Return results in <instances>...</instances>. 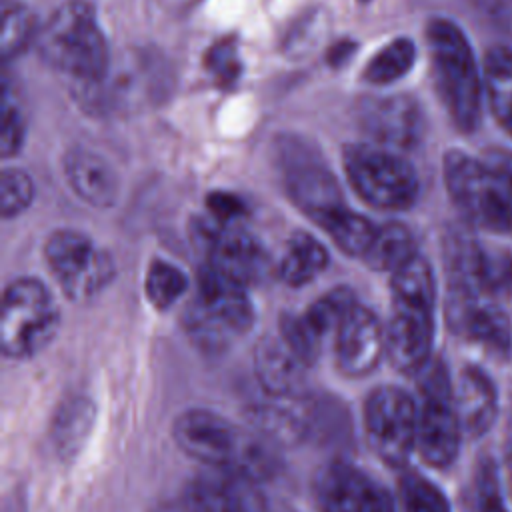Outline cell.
<instances>
[{
    "label": "cell",
    "mask_w": 512,
    "mask_h": 512,
    "mask_svg": "<svg viewBox=\"0 0 512 512\" xmlns=\"http://www.w3.org/2000/svg\"><path fill=\"white\" fill-rule=\"evenodd\" d=\"M36 34L32 12L18 0H2V58L8 62L10 58L22 54Z\"/></svg>",
    "instance_id": "f1b7e54d"
},
{
    "label": "cell",
    "mask_w": 512,
    "mask_h": 512,
    "mask_svg": "<svg viewBox=\"0 0 512 512\" xmlns=\"http://www.w3.org/2000/svg\"><path fill=\"white\" fill-rule=\"evenodd\" d=\"M196 236L202 238L210 256V266L238 280L240 284H260L270 276L272 262L264 246L246 230L218 220H196Z\"/></svg>",
    "instance_id": "7c38bea8"
},
{
    "label": "cell",
    "mask_w": 512,
    "mask_h": 512,
    "mask_svg": "<svg viewBox=\"0 0 512 512\" xmlns=\"http://www.w3.org/2000/svg\"><path fill=\"white\" fill-rule=\"evenodd\" d=\"M476 512H506L498 494V480L492 462H486L476 480Z\"/></svg>",
    "instance_id": "8d00e7d4"
},
{
    "label": "cell",
    "mask_w": 512,
    "mask_h": 512,
    "mask_svg": "<svg viewBox=\"0 0 512 512\" xmlns=\"http://www.w3.org/2000/svg\"><path fill=\"white\" fill-rule=\"evenodd\" d=\"M422 408L418 412L416 448L424 462L444 468L454 462L460 446V420L452 400L450 382L440 362L426 368L420 382Z\"/></svg>",
    "instance_id": "9c48e42d"
},
{
    "label": "cell",
    "mask_w": 512,
    "mask_h": 512,
    "mask_svg": "<svg viewBox=\"0 0 512 512\" xmlns=\"http://www.w3.org/2000/svg\"><path fill=\"white\" fill-rule=\"evenodd\" d=\"M40 56L56 70L84 82H98L108 66V44L90 4H62L36 34Z\"/></svg>",
    "instance_id": "3957f363"
},
{
    "label": "cell",
    "mask_w": 512,
    "mask_h": 512,
    "mask_svg": "<svg viewBox=\"0 0 512 512\" xmlns=\"http://www.w3.org/2000/svg\"><path fill=\"white\" fill-rule=\"evenodd\" d=\"M334 340L340 370L354 378L372 372L386 354V328L370 308L358 302L340 322Z\"/></svg>",
    "instance_id": "2e32d148"
},
{
    "label": "cell",
    "mask_w": 512,
    "mask_h": 512,
    "mask_svg": "<svg viewBox=\"0 0 512 512\" xmlns=\"http://www.w3.org/2000/svg\"><path fill=\"white\" fill-rule=\"evenodd\" d=\"M484 80L490 108L512 136V50L498 46L486 54Z\"/></svg>",
    "instance_id": "cb8c5ba5"
},
{
    "label": "cell",
    "mask_w": 512,
    "mask_h": 512,
    "mask_svg": "<svg viewBox=\"0 0 512 512\" xmlns=\"http://www.w3.org/2000/svg\"><path fill=\"white\" fill-rule=\"evenodd\" d=\"M404 512H450L446 496L424 476L408 472L400 480Z\"/></svg>",
    "instance_id": "4dcf8cb0"
},
{
    "label": "cell",
    "mask_w": 512,
    "mask_h": 512,
    "mask_svg": "<svg viewBox=\"0 0 512 512\" xmlns=\"http://www.w3.org/2000/svg\"><path fill=\"white\" fill-rule=\"evenodd\" d=\"M206 206L214 220L222 224H232L234 220L246 214V206L240 196L230 192H210L206 198Z\"/></svg>",
    "instance_id": "74e56055"
},
{
    "label": "cell",
    "mask_w": 512,
    "mask_h": 512,
    "mask_svg": "<svg viewBox=\"0 0 512 512\" xmlns=\"http://www.w3.org/2000/svg\"><path fill=\"white\" fill-rule=\"evenodd\" d=\"M358 122L368 136L388 148H414L424 136L418 102L406 94L366 98L358 106Z\"/></svg>",
    "instance_id": "9a60e30c"
},
{
    "label": "cell",
    "mask_w": 512,
    "mask_h": 512,
    "mask_svg": "<svg viewBox=\"0 0 512 512\" xmlns=\"http://www.w3.org/2000/svg\"><path fill=\"white\" fill-rule=\"evenodd\" d=\"M444 182L468 220L488 230L512 232V154L494 150L476 160L450 150L444 156Z\"/></svg>",
    "instance_id": "7a4b0ae2"
},
{
    "label": "cell",
    "mask_w": 512,
    "mask_h": 512,
    "mask_svg": "<svg viewBox=\"0 0 512 512\" xmlns=\"http://www.w3.org/2000/svg\"><path fill=\"white\" fill-rule=\"evenodd\" d=\"M164 4H170V6H182V4H190V2H194V0H162Z\"/></svg>",
    "instance_id": "ab89813d"
},
{
    "label": "cell",
    "mask_w": 512,
    "mask_h": 512,
    "mask_svg": "<svg viewBox=\"0 0 512 512\" xmlns=\"http://www.w3.org/2000/svg\"><path fill=\"white\" fill-rule=\"evenodd\" d=\"M34 198V184L24 170L6 168L0 180V208L4 218L24 212Z\"/></svg>",
    "instance_id": "836d02e7"
},
{
    "label": "cell",
    "mask_w": 512,
    "mask_h": 512,
    "mask_svg": "<svg viewBox=\"0 0 512 512\" xmlns=\"http://www.w3.org/2000/svg\"><path fill=\"white\" fill-rule=\"evenodd\" d=\"M322 228L332 236L336 246L350 256H364L372 246L378 228L364 216L342 208L328 218Z\"/></svg>",
    "instance_id": "4316f807"
},
{
    "label": "cell",
    "mask_w": 512,
    "mask_h": 512,
    "mask_svg": "<svg viewBox=\"0 0 512 512\" xmlns=\"http://www.w3.org/2000/svg\"><path fill=\"white\" fill-rule=\"evenodd\" d=\"M144 286H146V296L152 302V306L158 310H166L186 292L188 278L174 264L156 260L150 264V268L146 272Z\"/></svg>",
    "instance_id": "f546056e"
},
{
    "label": "cell",
    "mask_w": 512,
    "mask_h": 512,
    "mask_svg": "<svg viewBox=\"0 0 512 512\" xmlns=\"http://www.w3.org/2000/svg\"><path fill=\"white\" fill-rule=\"evenodd\" d=\"M426 38L432 58L434 84L452 122L462 132L480 122V78L464 32L446 18L428 22Z\"/></svg>",
    "instance_id": "277c9868"
},
{
    "label": "cell",
    "mask_w": 512,
    "mask_h": 512,
    "mask_svg": "<svg viewBox=\"0 0 512 512\" xmlns=\"http://www.w3.org/2000/svg\"><path fill=\"white\" fill-rule=\"evenodd\" d=\"M434 302L392 296V316L386 326V356L402 372H418L426 366L432 336Z\"/></svg>",
    "instance_id": "4fadbf2b"
},
{
    "label": "cell",
    "mask_w": 512,
    "mask_h": 512,
    "mask_svg": "<svg viewBox=\"0 0 512 512\" xmlns=\"http://www.w3.org/2000/svg\"><path fill=\"white\" fill-rule=\"evenodd\" d=\"M414 56V44L408 38H396L370 58L362 76L370 84H390L412 68Z\"/></svg>",
    "instance_id": "83f0119b"
},
{
    "label": "cell",
    "mask_w": 512,
    "mask_h": 512,
    "mask_svg": "<svg viewBox=\"0 0 512 512\" xmlns=\"http://www.w3.org/2000/svg\"><path fill=\"white\" fill-rule=\"evenodd\" d=\"M456 414L468 436H482L496 418V390L492 380L480 368H466L456 388Z\"/></svg>",
    "instance_id": "ffe728a7"
},
{
    "label": "cell",
    "mask_w": 512,
    "mask_h": 512,
    "mask_svg": "<svg viewBox=\"0 0 512 512\" xmlns=\"http://www.w3.org/2000/svg\"><path fill=\"white\" fill-rule=\"evenodd\" d=\"M60 314L46 286L36 278L14 280L2 298L0 346L8 358L40 352L56 334Z\"/></svg>",
    "instance_id": "8992f818"
},
{
    "label": "cell",
    "mask_w": 512,
    "mask_h": 512,
    "mask_svg": "<svg viewBox=\"0 0 512 512\" xmlns=\"http://www.w3.org/2000/svg\"><path fill=\"white\" fill-rule=\"evenodd\" d=\"M24 132H26V124H24V116L20 106L16 104V100L10 96L8 86L4 84V98H2V132H0V150L2 156H14L22 142H24Z\"/></svg>",
    "instance_id": "d590c367"
},
{
    "label": "cell",
    "mask_w": 512,
    "mask_h": 512,
    "mask_svg": "<svg viewBox=\"0 0 512 512\" xmlns=\"http://www.w3.org/2000/svg\"><path fill=\"white\" fill-rule=\"evenodd\" d=\"M280 336L306 362L312 364L322 350V342L308 330L300 314H284L280 320Z\"/></svg>",
    "instance_id": "e575fe53"
},
{
    "label": "cell",
    "mask_w": 512,
    "mask_h": 512,
    "mask_svg": "<svg viewBox=\"0 0 512 512\" xmlns=\"http://www.w3.org/2000/svg\"><path fill=\"white\" fill-rule=\"evenodd\" d=\"M252 324L254 308L246 286L208 264L198 276V294L184 312V326L194 344L220 352Z\"/></svg>",
    "instance_id": "5b68a950"
},
{
    "label": "cell",
    "mask_w": 512,
    "mask_h": 512,
    "mask_svg": "<svg viewBox=\"0 0 512 512\" xmlns=\"http://www.w3.org/2000/svg\"><path fill=\"white\" fill-rule=\"evenodd\" d=\"M94 84H104V94L106 98L114 96L118 104L124 102H142V98L154 96L156 90L154 86L160 84L158 76L150 72V64L144 62L142 58H132V60H122L116 70L106 74L94 82Z\"/></svg>",
    "instance_id": "603a6c76"
},
{
    "label": "cell",
    "mask_w": 512,
    "mask_h": 512,
    "mask_svg": "<svg viewBox=\"0 0 512 512\" xmlns=\"http://www.w3.org/2000/svg\"><path fill=\"white\" fill-rule=\"evenodd\" d=\"M174 438L188 456L256 482L268 478L276 468L272 444L262 434L242 432L208 410H188L178 416Z\"/></svg>",
    "instance_id": "6da1fadb"
},
{
    "label": "cell",
    "mask_w": 512,
    "mask_h": 512,
    "mask_svg": "<svg viewBox=\"0 0 512 512\" xmlns=\"http://www.w3.org/2000/svg\"><path fill=\"white\" fill-rule=\"evenodd\" d=\"M48 266L60 288L72 300L98 294L114 278V262L86 234L76 230L54 232L44 248Z\"/></svg>",
    "instance_id": "30bf717a"
},
{
    "label": "cell",
    "mask_w": 512,
    "mask_h": 512,
    "mask_svg": "<svg viewBox=\"0 0 512 512\" xmlns=\"http://www.w3.org/2000/svg\"><path fill=\"white\" fill-rule=\"evenodd\" d=\"M356 304L354 292L346 286L332 288L324 296H320L316 302H312L306 312H302V320L308 326V330L324 344V340L330 334H336L340 322L350 312V308Z\"/></svg>",
    "instance_id": "484cf974"
},
{
    "label": "cell",
    "mask_w": 512,
    "mask_h": 512,
    "mask_svg": "<svg viewBox=\"0 0 512 512\" xmlns=\"http://www.w3.org/2000/svg\"><path fill=\"white\" fill-rule=\"evenodd\" d=\"M306 362L282 336H266L254 352V370L260 386L278 398H294L306 384Z\"/></svg>",
    "instance_id": "ac0fdd59"
},
{
    "label": "cell",
    "mask_w": 512,
    "mask_h": 512,
    "mask_svg": "<svg viewBox=\"0 0 512 512\" xmlns=\"http://www.w3.org/2000/svg\"><path fill=\"white\" fill-rule=\"evenodd\" d=\"M96 408L86 396L68 398L56 412L52 422V440L62 458L80 452L94 426Z\"/></svg>",
    "instance_id": "44dd1931"
},
{
    "label": "cell",
    "mask_w": 512,
    "mask_h": 512,
    "mask_svg": "<svg viewBox=\"0 0 512 512\" xmlns=\"http://www.w3.org/2000/svg\"><path fill=\"white\" fill-rule=\"evenodd\" d=\"M344 170L356 194L374 208L404 210L418 196V176L414 168L384 146H346Z\"/></svg>",
    "instance_id": "52a82bcc"
},
{
    "label": "cell",
    "mask_w": 512,
    "mask_h": 512,
    "mask_svg": "<svg viewBox=\"0 0 512 512\" xmlns=\"http://www.w3.org/2000/svg\"><path fill=\"white\" fill-rule=\"evenodd\" d=\"M278 164L292 202L320 226L346 208L334 174L304 138L286 134L278 142Z\"/></svg>",
    "instance_id": "ba28073f"
},
{
    "label": "cell",
    "mask_w": 512,
    "mask_h": 512,
    "mask_svg": "<svg viewBox=\"0 0 512 512\" xmlns=\"http://www.w3.org/2000/svg\"><path fill=\"white\" fill-rule=\"evenodd\" d=\"M364 424L372 448L392 466H402L416 446L418 412L414 400L396 386L376 388L364 406Z\"/></svg>",
    "instance_id": "8fae6325"
},
{
    "label": "cell",
    "mask_w": 512,
    "mask_h": 512,
    "mask_svg": "<svg viewBox=\"0 0 512 512\" xmlns=\"http://www.w3.org/2000/svg\"><path fill=\"white\" fill-rule=\"evenodd\" d=\"M354 52V44L352 42H340L338 46L332 48L330 52V62L336 66V64H342L346 56H350Z\"/></svg>",
    "instance_id": "f35d334b"
},
{
    "label": "cell",
    "mask_w": 512,
    "mask_h": 512,
    "mask_svg": "<svg viewBox=\"0 0 512 512\" xmlns=\"http://www.w3.org/2000/svg\"><path fill=\"white\" fill-rule=\"evenodd\" d=\"M510 482H512V460H510Z\"/></svg>",
    "instance_id": "60d3db41"
},
{
    "label": "cell",
    "mask_w": 512,
    "mask_h": 512,
    "mask_svg": "<svg viewBox=\"0 0 512 512\" xmlns=\"http://www.w3.org/2000/svg\"><path fill=\"white\" fill-rule=\"evenodd\" d=\"M66 178L72 190L90 206L108 208L118 196V178L112 166L88 148H74L64 160Z\"/></svg>",
    "instance_id": "d6986e66"
},
{
    "label": "cell",
    "mask_w": 512,
    "mask_h": 512,
    "mask_svg": "<svg viewBox=\"0 0 512 512\" xmlns=\"http://www.w3.org/2000/svg\"><path fill=\"white\" fill-rule=\"evenodd\" d=\"M188 512H266L264 494L256 480L216 468L198 476L186 490Z\"/></svg>",
    "instance_id": "e0dca14e"
},
{
    "label": "cell",
    "mask_w": 512,
    "mask_h": 512,
    "mask_svg": "<svg viewBox=\"0 0 512 512\" xmlns=\"http://www.w3.org/2000/svg\"><path fill=\"white\" fill-rule=\"evenodd\" d=\"M204 66L218 86L228 88V86L236 84V80L242 74V60L238 54L236 38L230 36V38H220L218 42H214L206 52Z\"/></svg>",
    "instance_id": "d6a6232c"
},
{
    "label": "cell",
    "mask_w": 512,
    "mask_h": 512,
    "mask_svg": "<svg viewBox=\"0 0 512 512\" xmlns=\"http://www.w3.org/2000/svg\"><path fill=\"white\" fill-rule=\"evenodd\" d=\"M412 256H416V246L410 230L400 222H390L378 228L372 246L362 258L374 270L396 272Z\"/></svg>",
    "instance_id": "d4e9b609"
},
{
    "label": "cell",
    "mask_w": 512,
    "mask_h": 512,
    "mask_svg": "<svg viewBox=\"0 0 512 512\" xmlns=\"http://www.w3.org/2000/svg\"><path fill=\"white\" fill-rule=\"evenodd\" d=\"M328 264L326 248L306 232H296L288 240L278 262V276L290 286L312 282Z\"/></svg>",
    "instance_id": "7402d4cb"
},
{
    "label": "cell",
    "mask_w": 512,
    "mask_h": 512,
    "mask_svg": "<svg viewBox=\"0 0 512 512\" xmlns=\"http://www.w3.org/2000/svg\"><path fill=\"white\" fill-rule=\"evenodd\" d=\"M252 420H254V426L258 428V432L262 436L270 438L274 444L296 442L304 432L302 420L294 412H290L282 406L254 408Z\"/></svg>",
    "instance_id": "1f68e13d"
},
{
    "label": "cell",
    "mask_w": 512,
    "mask_h": 512,
    "mask_svg": "<svg viewBox=\"0 0 512 512\" xmlns=\"http://www.w3.org/2000/svg\"><path fill=\"white\" fill-rule=\"evenodd\" d=\"M314 492L320 512H394L388 490L348 462L322 468Z\"/></svg>",
    "instance_id": "5bb4252c"
}]
</instances>
